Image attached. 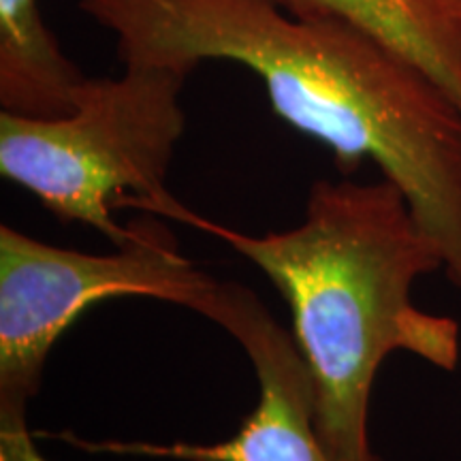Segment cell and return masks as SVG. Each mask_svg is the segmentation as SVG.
Instances as JSON below:
<instances>
[{
	"label": "cell",
	"instance_id": "obj_1",
	"mask_svg": "<svg viewBox=\"0 0 461 461\" xmlns=\"http://www.w3.org/2000/svg\"><path fill=\"white\" fill-rule=\"evenodd\" d=\"M122 65L255 73L282 122L350 176L370 160L406 194L461 291V112L408 58L350 22L280 0H77Z\"/></svg>",
	"mask_w": 461,
	"mask_h": 461
},
{
	"label": "cell",
	"instance_id": "obj_2",
	"mask_svg": "<svg viewBox=\"0 0 461 461\" xmlns=\"http://www.w3.org/2000/svg\"><path fill=\"white\" fill-rule=\"evenodd\" d=\"M173 221L227 241L286 299L293 338L314 391V428L336 461H370V400L378 367L411 353L457 370L459 322L420 310L414 282L445 269L440 248L393 182L319 180L303 222L246 235L180 207Z\"/></svg>",
	"mask_w": 461,
	"mask_h": 461
},
{
	"label": "cell",
	"instance_id": "obj_3",
	"mask_svg": "<svg viewBox=\"0 0 461 461\" xmlns=\"http://www.w3.org/2000/svg\"><path fill=\"white\" fill-rule=\"evenodd\" d=\"M188 71L129 62L118 77L86 82L71 112L28 118L0 112V176L34 194L62 222H82L113 246L129 238L124 205L173 218L182 203L167 173L186 131Z\"/></svg>",
	"mask_w": 461,
	"mask_h": 461
},
{
	"label": "cell",
	"instance_id": "obj_4",
	"mask_svg": "<svg viewBox=\"0 0 461 461\" xmlns=\"http://www.w3.org/2000/svg\"><path fill=\"white\" fill-rule=\"evenodd\" d=\"M214 278L182 255L157 214L129 222L109 255L67 250L0 227V428L3 445L28 440V403L58 339L109 299H157L197 312Z\"/></svg>",
	"mask_w": 461,
	"mask_h": 461
},
{
	"label": "cell",
	"instance_id": "obj_5",
	"mask_svg": "<svg viewBox=\"0 0 461 461\" xmlns=\"http://www.w3.org/2000/svg\"><path fill=\"white\" fill-rule=\"evenodd\" d=\"M197 314L238 339L255 367L258 400L227 440L194 442H88L67 436L92 453L140 455L173 461H336L314 428V391L295 338L282 330L255 291L238 282H214ZM370 461H383L374 455Z\"/></svg>",
	"mask_w": 461,
	"mask_h": 461
},
{
	"label": "cell",
	"instance_id": "obj_6",
	"mask_svg": "<svg viewBox=\"0 0 461 461\" xmlns=\"http://www.w3.org/2000/svg\"><path fill=\"white\" fill-rule=\"evenodd\" d=\"M361 28L417 65L461 112V32L451 0H280Z\"/></svg>",
	"mask_w": 461,
	"mask_h": 461
},
{
	"label": "cell",
	"instance_id": "obj_7",
	"mask_svg": "<svg viewBox=\"0 0 461 461\" xmlns=\"http://www.w3.org/2000/svg\"><path fill=\"white\" fill-rule=\"evenodd\" d=\"M88 77L45 24L41 0H0V107L28 118L71 112Z\"/></svg>",
	"mask_w": 461,
	"mask_h": 461
},
{
	"label": "cell",
	"instance_id": "obj_8",
	"mask_svg": "<svg viewBox=\"0 0 461 461\" xmlns=\"http://www.w3.org/2000/svg\"><path fill=\"white\" fill-rule=\"evenodd\" d=\"M451 5H453L455 20H457V26H459V32H461V0H451Z\"/></svg>",
	"mask_w": 461,
	"mask_h": 461
}]
</instances>
